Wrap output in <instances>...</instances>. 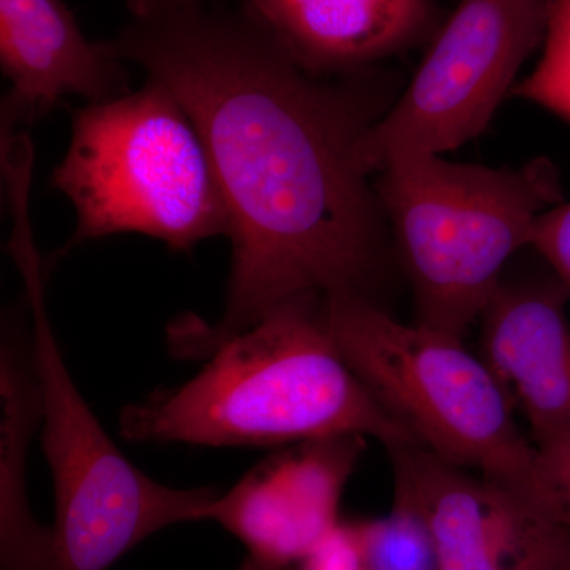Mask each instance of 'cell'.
<instances>
[{
    "label": "cell",
    "instance_id": "1",
    "mask_svg": "<svg viewBox=\"0 0 570 570\" xmlns=\"http://www.w3.org/2000/svg\"><path fill=\"white\" fill-rule=\"evenodd\" d=\"M108 45L181 102L230 220L223 317L175 321L171 354L208 358L298 296H370L381 258V204L360 163L371 124L346 92L313 80L249 13L223 17L198 6L165 11L135 18Z\"/></svg>",
    "mask_w": 570,
    "mask_h": 570
},
{
    "label": "cell",
    "instance_id": "2",
    "mask_svg": "<svg viewBox=\"0 0 570 570\" xmlns=\"http://www.w3.org/2000/svg\"><path fill=\"white\" fill-rule=\"evenodd\" d=\"M119 428L134 442L206 448L344 434L377 439L384 448L417 444L344 358L322 295L288 299L228 337L186 384L124 409Z\"/></svg>",
    "mask_w": 570,
    "mask_h": 570
},
{
    "label": "cell",
    "instance_id": "3",
    "mask_svg": "<svg viewBox=\"0 0 570 570\" xmlns=\"http://www.w3.org/2000/svg\"><path fill=\"white\" fill-rule=\"evenodd\" d=\"M377 198L412 284L414 324L464 337L535 217L561 204V184L542 157L489 168L407 154L382 168Z\"/></svg>",
    "mask_w": 570,
    "mask_h": 570
},
{
    "label": "cell",
    "instance_id": "4",
    "mask_svg": "<svg viewBox=\"0 0 570 570\" xmlns=\"http://www.w3.org/2000/svg\"><path fill=\"white\" fill-rule=\"evenodd\" d=\"M325 314L356 376L419 445L547 513L535 445L463 337L397 322L365 295L325 296Z\"/></svg>",
    "mask_w": 570,
    "mask_h": 570
},
{
    "label": "cell",
    "instance_id": "5",
    "mask_svg": "<svg viewBox=\"0 0 570 570\" xmlns=\"http://www.w3.org/2000/svg\"><path fill=\"white\" fill-rule=\"evenodd\" d=\"M56 187L78 224L70 246L142 234L189 250L228 236L227 205L197 127L164 82L73 112Z\"/></svg>",
    "mask_w": 570,
    "mask_h": 570
},
{
    "label": "cell",
    "instance_id": "6",
    "mask_svg": "<svg viewBox=\"0 0 570 570\" xmlns=\"http://www.w3.org/2000/svg\"><path fill=\"white\" fill-rule=\"evenodd\" d=\"M31 307V352L41 396V444L55 482L51 570H108L156 532L205 521L213 489H174L140 471L81 395L45 306L32 242L13 247Z\"/></svg>",
    "mask_w": 570,
    "mask_h": 570
},
{
    "label": "cell",
    "instance_id": "7",
    "mask_svg": "<svg viewBox=\"0 0 570 570\" xmlns=\"http://www.w3.org/2000/svg\"><path fill=\"white\" fill-rule=\"evenodd\" d=\"M546 28L542 0H461L400 102L363 135L366 174L479 137Z\"/></svg>",
    "mask_w": 570,
    "mask_h": 570
},
{
    "label": "cell",
    "instance_id": "8",
    "mask_svg": "<svg viewBox=\"0 0 570 570\" xmlns=\"http://www.w3.org/2000/svg\"><path fill=\"white\" fill-rule=\"evenodd\" d=\"M395 502L425 523L438 570H570V528L417 444L390 445Z\"/></svg>",
    "mask_w": 570,
    "mask_h": 570
},
{
    "label": "cell",
    "instance_id": "9",
    "mask_svg": "<svg viewBox=\"0 0 570 570\" xmlns=\"http://www.w3.org/2000/svg\"><path fill=\"white\" fill-rule=\"evenodd\" d=\"M365 436L298 442L258 466L206 509L245 547L238 570H299L343 521L340 504Z\"/></svg>",
    "mask_w": 570,
    "mask_h": 570
},
{
    "label": "cell",
    "instance_id": "10",
    "mask_svg": "<svg viewBox=\"0 0 570 570\" xmlns=\"http://www.w3.org/2000/svg\"><path fill=\"white\" fill-rule=\"evenodd\" d=\"M569 298L558 279L502 283L482 314L483 362L532 439L570 430Z\"/></svg>",
    "mask_w": 570,
    "mask_h": 570
},
{
    "label": "cell",
    "instance_id": "11",
    "mask_svg": "<svg viewBox=\"0 0 570 570\" xmlns=\"http://www.w3.org/2000/svg\"><path fill=\"white\" fill-rule=\"evenodd\" d=\"M110 45L86 39L62 0H0V66L10 81L7 121H32L70 96L89 104L126 94Z\"/></svg>",
    "mask_w": 570,
    "mask_h": 570
},
{
    "label": "cell",
    "instance_id": "12",
    "mask_svg": "<svg viewBox=\"0 0 570 570\" xmlns=\"http://www.w3.org/2000/svg\"><path fill=\"white\" fill-rule=\"evenodd\" d=\"M295 59L313 70L354 69L406 43L425 18V0H245Z\"/></svg>",
    "mask_w": 570,
    "mask_h": 570
},
{
    "label": "cell",
    "instance_id": "13",
    "mask_svg": "<svg viewBox=\"0 0 570 570\" xmlns=\"http://www.w3.org/2000/svg\"><path fill=\"white\" fill-rule=\"evenodd\" d=\"M41 425L39 379L31 336L3 330L0 344V566L51 570V528L41 527L28 499V453Z\"/></svg>",
    "mask_w": 570,
    "mask_h": 570
},
{
    "label": "cell",
    "instance_id": "14",
    "mask_svg": "<svg viewBox=\"0 0 570 570\" xmlns=\"http://www.w3.org/2000/svg\"><path fill=\"white\" fill-rule=\"evenodd\" d=\"M351 527L363 570H438L430 532L411 509L393 502L390 515Z\"/></svg>",
    "mask_w": 570,
    "mask_h": 570
},
{
    "label": "cell",
    "instance_id": "15",
    "mask_svg": "<svg viewBox=\"0 0 570 570\" xmlns=\"http://www.w3.org/2000/svg\"><path fill=\"white\" fill-rule=\"evenodd\" d=\"M513 94L570 122V0L547 2L542 56Z\"/></svg>",
    "mask_w": 570,
    "mask_h": 570
},
{
    "label": "cell",
    "instance_id": "16",
    "mask_svg": "<svg viewBox=\"0 0 570 570\" xmlns=\"http://www.w3.org/2000/svg\"><path fill=\"white\" fill-rule=\"evenodd\" d=\"M534 445L547 513L570 528V430L534 439Z\"/></svg>",
    "mask_w": 570,
    "mask_h": 570
},
{
    "label": "cell",
    "instance_id": "17",
    "mask_svg": "<svg viewBox=\"0 0 570 570\" xmlns=\"http://www.w3.org/2000/svg\"><path fill=\"white\" fill-rule=\"evenodd\" d=\"M528 246L546 258L557 279L570 292V202L551 206L535 217Z\"/></svg>",
    "mask_w": 570,
    "mask_h": 570
},
{
    "label": "cell",
    "instance_id": "18",
    "mask_svg": "<svg viewBox=\"0 0 570 570\" xmlns=\"http://www.w3.org/2000/svg\"><path fill=\"white\" fill-rule=\"evenodd\" d=\"M299 570H363L351 521L341 523Z\"/></svg>",
    "mask_w": 570,
    "mask_h": 570
},
{
    "label": "cell",
    "instance_id": "19",
    "mask_svg": "<svg viewBox=\"0 0 570 570\" xmlns=\"http://www.w3.org/2000/svg\"><path fill=\"white\" fill-rule=\"evenodd\" d=\"M198 6V0H129L130 10L135 18H149L165 11L186 9Z\"/></svg>",
    "mask_w": 570,
    "mask_h": 570
}]
</instances>
